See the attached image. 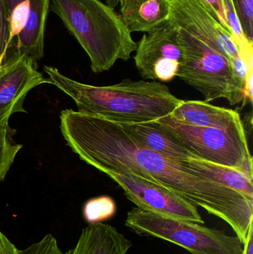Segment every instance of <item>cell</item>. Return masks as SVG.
Wrapping results in <instances>:
<instances>
[{"label": "cell", "mask_w": 253, "mask_h": 254, "mask_svg": "<svg viewBox=\"0 0 253 254\" xmlns=\"http://www.w3.org/2000/svg\"><path fill=\"white\" fill-rule=\"evenodd\" d=\"M60 129L80 159L99 171L131 174L167 188L227 222L244 245L253 222V201L151 150L117 122L72 110L61 112Z\"/></svg>", "instance_id": "1"}, {"label": "cell", "mask_w": 253, "mask_h": 254, "mask_svg": "<svg viewBox=\"0 0 253 254\" xmlns=\"http://www.w3.org/2000/svg\"><path fill=\"white\" fill-rule=\"evenodd\" d=\"M169 21L182 52L178 77L200 92L206 102L226 98L231 105L245 101L233 77L230 59L240 56L226 29L202 0H170Z\"/></svg>", "instance_id": "2"}, {"label": "cell", "mask_w": 253, "mask_h": 254, "mask_svg": "<svg viewBox=\"0 0 253 254\" xmlns=\"http://www.w3.org/2000/svg\"><path fill=\"white\" fill-rule=\"evenodd\" d=\"M44 71L51 84L74 100L79 112L117 123L153 122L172 114L183 101L155 80L126 79L98 86L72 80L53 67L45 65Z\"/></svg>", "instance_id": "3"}, {"label": "cell", "mask_w": 253, "mask_h": 254, "mask_svg": "<svg viewBox=\"0 0 253 254\" xmlns=\"http://www.w3.org/2000/svg\"><path fill=\"white\" fill-rule=\"evenodd\" d=\"M51 10L75 37L95 74L127 61L138 44L114 8L100 0H53Z\"/></svg>", "instance_id": "4"}, {"label": "cell", "mask_w": 253, "mask_h": 254, "mask_svg": "<svg viewBox=\"0 0 253 254\" xmlns=\"http://www.w3.org/2000/svg\"><path fill=\"white\" fill-rule=\"evenodd\" d=\"M125 225L138 235L165 240L192 254L243 253V244L236 236L232 237L222 230L138 207L128 212Z\"/></svg>", "instance_id": "5"}, {"label": "cell", "mask_w": 253, "mask_h": 254, "mask_svg": "<svg viewBox=\"0 0 253 254\" xmlns=\"http://www.w3.org/2000/svg\"><path fill=\"white\" fill-rule=\"evenodd\" d=\"M197 158L237 169L253 179V158L245 131H229L178 122L169 116L154 121Z\"/></svg>", "instance_id": "6"}, {"label": "cell", "mask_w": 253, "mask_h": 254, "mask_svg": "<svg viewBox=\"0 0 253 254\" xmlns=\"http://www.w3.org/2000/svg\"><path fill=\"white\" fill-rule=\"evenodd\" d=\"M137 44L134 59L143 78L169 82L178 77L182 52L178 32L169 19L145 33Z\"/></svg>", "instance_id": "7"}, {"label": "cell", "mask_w": 253, "mask_h": 254, "mask_svg": "<svg viewBox=\"0 0 253 254\" xmlns=\"http://www.w3.org/2000/svg\"><path fill=\"white\" fill-rule=\"evenodd\" d=\"M105 174L123 189L126 198L138 208L204 225L196 206L167 188L133 175L113 172Z\"/></svg>", "instance_id": "8"}, {"label": "cell", "mask_w": 253, "mask_h": 254, "mask_svg": "<svg viewBox=\"0 0 253 254\" xmlns=\"http://www.w3.org/2000/svg\"><path fill=\"white\" fill-rule=\"evenodd\" d=\"M132 247V241L114 227L98 223L83 228L75 246L68 252H62L56 239L48 234L22 254H127Z\"/></svg>", "instance_id": "9"}, {"label": "cell", "mask_w": 253, "mask_h": 254, "mask_svg": "<svg viewBox=\"0 0 253 254\" xmlns=\"http://www.w3.org/2000/svg\"><path fill=\"white\" fill-rule=\"evenodd\" d=\"M44 83H51L37 70V63L25 55H16L0 67V122L13 113H25L28 92Z\"/></svg>", "instance_id": "10"}, {"label": "cell", "mask_w": 253, "mask_h": 254, "mask_svg": "<svg viewBox=\"0 0 253 254\" xmlns=\"http://www.w3.org/2000/svg\"><path fill=\"white\" fill-rule=\"evenodd\" d=\"M170 116L178 122L194 126L245 131L237 111L216 107L206 101H183Z\"/></svg>", "instance_id": "11"}, {"label": "cell", "mask_w": 253, "mask_h": 254, "mask_svg": "<svg viewBox=\"0 0 253 254\" xmlns=\"http://www.w3.org/2000/svg\"><path fill=\"white\" fill-rule=\"evenodd\" d=\"M120 16L129 32L148 33L169 20L170 0H119Z\"/></svg>", "instance_id": "12"}, {"label": "cell", "mask_w": 253, "mask_h": 254, "mask_svg": "<svg viewBox=\"0 0 253 254\" xmlns=\"http://www.w3.org/2000/svg\"><path fill=\"white\" fill-rule=\"evenodd\" d=\"M144 146L175 161L197 158L172 134L154 122L118 123Z\"/></svg>", "instance_id": "13"}, {"label": "cell", "mask_w": 253, "mask_h": 254, "mask_svg": "<svg viewBox=\"0 0 253 254\" xmlns=\"http://www.w3.org/2000/svg\"><path fill=\"white\" fill-rule=\"evenodd\" d=\"M50 0H31L28 20L15 43L19 55L34 62L44 55V37Z\"/></svg>", "instance_id": "14"}, {"label": "cell", "mask_w": 253, "mask_h": 254, "mask_svg": "<svg viewBox=\"0 0 253 254\" xmlns=\"http://www.w3.org/2000/svg\"><path fill=\"white\" fill-rule=\"evenodd\" d=\"M181 163L203 177L235 190L253 201V179L245 172L199 158H188Z\"/></svg>", "instance_id": "15"}, {"label": "cell", "mask_w": 253, "mask_h": 254, "mask_svg": "<svg viewBox=\"0 0 253 254\" xmlns=\"http://www.w3.org/2000/svg\"><path fill=\"white\" fill-rule=\"evenodd\" d=\"M9 119L0 122V182H2L8 173L22 144L15 143L13 135L15 130L9 126Z\"/></svg>", "instance_id": "16"}, {"label": "cell", "mask_w": 253, "mask_h": 254, "mask_svg": "<svg viewBox=\"0 0 253 254\" xmlns=\"http://www.w3.org/2000/svg\"><path fill=\"white\" fill-rule=\"evenodd\" d=\"M117 213L115 201L108 195H101L91 198L83 206V214L86 222L102 223L114 217Z\"/></svg>", "instance_id": "17"}, {"label": "cell", "mask_w": 253, "mask_h": 254, "mask_svg": "<svg viewBox=\"0 0 253 254\" xmlns=\"http://www.w3.org/2000/svg\"><path fill=\"white\" fill-rule=\"evenodd\" d=\"M9 15L4 0H0V67L7 64L19 54L12 50L8 45L10 27Z\"/></svg>", "instance_id": "18"}, {"label": "cell", "mask_w": 253, "mask_h": 254, "mask_svg": "<svg viewBox=\"0 0 253 254\" xmlns=\"http://www.w3.org/2000/svg\"><path fill=\"white\" fill-rule=\"evenodd\" d=\"M30 1L25 0L20 4H17L13 7L10 11V18H9V27H10V34H9L8 45L12 50L18 53L15 47L13 40L15 37L20 34L23 29L28 20L30 12Z\"/></svg>", "instance_id": "19"}, {"label": "cell", "mask_w": 253, "mask_h": 254, "mask_svg": "<svg viewBox=\"0 0 253 254\" xmlns=\"http://www.w3.org/2000/svg\"><path fill=\"white\" fill-rule=\"evenodd\" d=\"M242 31L253 43V0H232Z\"/></svg>", "instance_id": "20"}, {"label": "cell", "mask_w": 253, "mask_h": 254, "mask_svg": "<svg viewBox=\"0 0 253 254\" xmlns=\"http://www.w3.org/2000/svg\"><path fill=\"white\" fill-rule=\"evenodd\" d=\"M212 16L226 28L229 30L226 17L225 8L223 0H202Z\"/></svg>", "instance_id": "21"}, {"label": "cell", "mask_w": 253, "mask_h": 254, "mask_svg": "<svg viewBox=\"0 0 253 254\" xmlns=\"http://www.w3.org/2000/svg\"><path fill=\"white\" fill-rule=\"evenodd\" d=\"M0 254H22L13 243L0 231Z\"/></svg>", "instance_id": "22"}, {"label": "cell", "mask_w": 253, "mask_h": 254, "mask_svg": "<svg viewBox=\"0 0 253 254\" xmlns=\"http://www.w3.org/2000/svg\"><path fill=\"white\" fill-rule=\"evenodd\" d=\"M242 254H253V223L250 226L246 240L243 245Z\"/></svg>", "instance_id": "23"}, {"label": "cell", "mask_w": 253, "mask_h": 254, "mask_svg": "<svg viewBox=\"0 0 253 254\" xmlns=\"http://www.w3.org/2000/svg\"><path fill=\"white\" fill-rule=\"evenodd\" d=\"M25 1V0H4L9 13L11 11L13 7H16L17 4H19V3L22 2V1Z\"/></svg>", "instance_id": "24"}, {"label": "cell", "mask_w": 253, "mask_h": 254, "mask_svg": "<svg viewBox=\"0 0 253 254\" xmlns=\"http://www.w3.org/2000/svg\"><path fill=\"white\" fill-rule=\"evenodd\" d=\"M107 5L114 8L116 6L118 5L119 0H105Z\"/></svg>", "instance_id": "25"}]
</instances>
